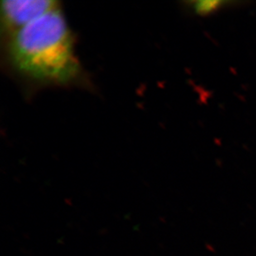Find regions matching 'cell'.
I'll return each instance as SVG.
<instances>
[{
    "mask_svg": "<svg viewBox=\"0 0 256 256\" xmlns=\"http://www.w3.org/2000/svg\"><path fill=\"white\" fill-rule=\"evenodd\" d=\"M240 2L220 1V0H198L189 2L192 12L200 17H208L222 12L223 10L237 7Z\"/></svg>",
    "mask_w": 256,
    "mask_h": 256,
    "instance_id": "3",
    "label": "cell"
},
{
    "mask_svg": "<svg viewBox=\"0 0 256 256\" xmlns=\"http://www.w3.org/2000/svg\"><path fill=\"white\" fill-rule=\"evenodd\" d=\"M8 54L16 70L39 82L66 84L80 73L72 34L59 8L12 34Z\"/></svg>",
    "mask_w": 256,
    "mask_h": 256,
    "instance_id": "1",
    "label": "cell"
},
{
    "mask_svg": "<svg viewBox=\"0 0 256 256\" xmlns=\"http://www.w3.org/2000/svg\"><path fill=\"white\" fill-rule=\"evenodd\" d=\"M52 0H4L1 2L2 28L10 36L36 18L59 8Z\"/></svg>",
    "mask_w": 256,
    "mask_h": 256,
    "instance_id": "2",
    "label": "cell"
}]
</instances>
